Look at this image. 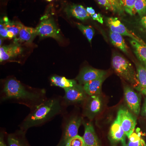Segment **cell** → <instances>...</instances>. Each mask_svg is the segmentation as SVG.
Masks as SVG:
<instances>
[{
  "mask_svg": "<svg viewBox=\"0 0 146 146\" xmlns=\"http://www.w3.org/2000/svg\"><path fill=\"white\" fill-rule=\"evenodd\" d=\"M3 100L11 101L23 104L31 110L47 99L44 89L27 87L16 79L7 80L1 91Z\"/></svg>",
  "mask_w": 146,
  "mask_h": 146,
  "instance_id": "obj_1",
  "label": "cell"
},
{
  "mask_svg": "<svg viewBox=\"0 0 146 146\" xmlns=\"http://www.w3.org/2000/svg\"><path fill=\"white\" fill-rule=\"evenodd\" d=\"M63 100L60 98L47 99L31 110V112L21 124V128L25 131L30 128L38 126L60 114L63 110Z\"/></svg>",
  "mask_w": 146,
  "mask_h": 146,
  "instance_id": "obj_2",
  "label": "cell"
},
{
  "mask_svg": "<svg viewBox=\"0 0 146 146\" xmlns=\"http://www.w3.org/2000/svg\"><path fill=\"white\" fill-rule=\"evenodd\" d=\"M112 65L118 76L138 90L139 84L137 74L132 65L121 54L115 53L112 55Z\"/></svg>",
  "mask_w": 146,
  "mask_h": 146,
  "instance_id": "obj_3",
  "label": "cell"
},
{
  "mask_svg": "<svg viewBox=\"0 0 146 146\" xmlns=\"http://www.w3.org/2000/svg\"><path fill=\"white\" fill-rule=\"evenodd\" d=\"M36 30L37 35L41 37H52L60 42L63 39L60 30L52 18L43 17Z\"/></svg>",
  "mask_w": 146,
  "mask_h": 146,
  "instance_id": "obj_4",
  "label": "cell"
},
{
  "mask_svg": "<svg viewBox=\"0 0 146 146\" xmlns=\"http://www.w3.org/2000/svg\"><path fill=\"white\" fill-rule=\"evenodd\" d=\"M105 21L107 26L110 29V31L117 33L122 35L129 36L132 39L136 40L139 43L146 44L143 39L132 31L128 29L117 18L106 17L105 18Z\"/></svg>",
  "mask_w": 146,
  "mask_h": 146,
  "instance_id": "obj_5",
  "label": "cell"
},
{
  "mask_svg": "<svg viewBox=\"0 0 146 146\" xmlns=\"http://www.w3.org/2000/svg\"><path fill=\"white\" fill-rule=\"evenodd\" d=\"M65 95L63 98V104H70L85 101L87 98V95L83 86L77 84L70 88L64 89Z\"/></svg>",
  "mask_w": 146,
  "mask_h": 146,
  "instance_id": "obj_6",
  "label": "cell"
},
{
  "mask_svg": "<svg viewBox=\"0 0 146 146\" xmlns=\"http://www.w3.org/2000/svg\"><path fill=\"white\" fill-rule=\"evenodd\" d=\"M117 116L119 119L126 136L129 138L135 130L136 125V117L125 108H122L119 110Z\"/></svg>",
  "mask_w": 146,
  "mask_h": 146,
  "instance_id": "obj_7",
  "label": "cell"
},
{
  "mask_svg": "<svg viewBox=\"0 0 146 146\" xmlns=\"http://www.w3.org/2000/svg\"><path fill=\"white\" fill-rule=\"evenodd\" d=\"M82 119L78 116L72 117L65 125L63 137V145L64 146L71 138L78 135L79 128L82 123Z\"/></svg>",
  "mask_w": 146,
  "mask_h": 146,
  "instance_id": "obj_8",
  "label": "cell"
},
{
  "mask_svg": "<svg viewBox=\"0 0 146 146\" xmlns=\"http://www.w3.org/2000/svg\"><path fill=\"white\" fill-rule=\"evenodd\" d=\"M106 74L107 72L105 71L90 67H85L80 72L76 79L80 84L84 85L89 81L105 77Z\"/></svg>",
  "mask_w": 146,
  "mask_h": 146,
  "instance_id": "obj_9",
  "label": "cell"
},
{
  "mask_svg": "<svg viewBox=\"0 0 146 146\" xmlns=\"http://www.w3.org/2000/svg\"><path fill=\"white\" fill-rule=\"evenodd\" d=\"M125 99L128 107L135 115H138L141 110V98L129 86L124 88Z\"/></svg>",
  "mask_w": 146,
  "mask_h": 146,
  "instance_id": "obj_10",
  "label": "cell"
},
{
  "mask_svg": "<svg viewBox=\"0 0 146 146\" xmlns=\"http://www.w3.org/2000/svg\"><path fill=\"white\" fill-rule=\"evenodd\" d=\"M23 52V48L19 43L13 42V44L0 48V61L10 60L18 56Z\"/></svg>",
  "mask_w": 146,
  "mask_h": 146,
  "instance_id": "obj_11",
  "label": "cell"
},
{
  "mask_svg": "<svg viewBox=\"0 0 146 146\" xmlns=\"http://www.w3.org/2000/svg\"><path fill=\"white\" fill-rule=\"evenodd\" d=\"M125 136L119 119L117 116V118L110 127L109 131L110 139L113 143L121 142L123 146H126Z\"/></svg>",
  "mask_w": 146,
  "mask_h": 146,
  "instance_id": "obj_12",
  "label": "cell"
},
{
  "mask_svg": "<svg viewBox=\"0 0 146 146\" xmlns=\"http://www.w3.org/2000/svg\"><path fill=\"white\" fill-rule=\"evenodd\" d=\"M83 137L85 146H100L94 126L91 122L84 123Z\"/></svg>",
  "mask_w": 146,
  "mask_h": 146,
  "instance_id": "obj_13",
  "label": "cell"
},
{
  "mask_svg": "<svg viewBox=\"0 0 146 146\" xmlns=\"http://www.w3.org/2000/svg\"><path fill=\"white\" fill-rule=\"evenodd\" d=\"M68 16L75 17L78 20L84 21L89 19L90 15L87 13L86 9L80 5H73L65 9Z\"/></svg>",
  "mask_w": 146,
  "mask_h": 146,
  "instance_id": "obj_14",
  "label": "cell"
},
{
  "mask_svg": "<svg viewBox=\"0 0 146 146\" xmlns=\"http://www.w3.org/2000/svg\"><path fill=\"white\" fill-rule=\"evenodd\" d=\"M85 108V115L91 117L100 112L101 108V100L98 96H90Z\"/></svg>",
  "mask_w": 146,
  "mask_h": 146,
  "instance_id": "obj_15",
  "label": "cell"
},
{
  "mask_svg": "<svg viewBox=\"0 0 146 146\" xmlns=\"http://www.w3.org/2000/svg\"><path fill=\"white\" fill-rule=\"evenodd\" d=\"M36 35H37V33L36 29L25 27L23 25L18 34V38L14 39V42L31 43Z\"/></svg>",
  "mask_w": 146,
  "mask_h": 146,
  "instance_id": "obj_16",
  "label": "cell"
},
{
  "mask_svg": "<svg viewBox=\"0 0 146 146\" xmlns=\"http://www.w3.org/2000/svg\"><path fill=\"white\" fill-rule=\"evenodd\" d=\"M106 77L89 81L84 84L83 88L89 96H98L100 94L102 86Z\"/></svg>",
  "mask_w": 146,
  "mask_h": 146,
  "instance_id": "obj_17",
  "label": "cell"
},
{
  "mask_svg": "<svg viewBox=\"0 0 146 146\" xmlns=\"http://www.w3.org/2000/svg\"><path fill=\"white\" fill-rule=\"evenodd\" d=\"M130 43L136 56L142 65L146 67V44H141L132 39L130 40Z\"/></svg>",
  "mask_w": 146,
  "mask_h": 146,
  "instance_id": "obj_18",
  "label": "cell"
},
{
  "mask_svg": "<svg viewBox=\"0 0 146 146\" xmlns=\"http://www.w3.org/2000/svg\"><path fill=\"white\" fill-rule=\"evenodd\" d=\"M51 86H58L63 89L72 87L77 84L74 80L68 79L65 77L53 76L50 78Z\"/></svg>",
  "mask_w": 146,
  "mask_h": 146,
  "instance_id": "obj_19",
  "label": "cell"
},
{
  "mask_svg": "<svg viewBox=\"0 0 146 146\" xmlns=\"http://www.w3.org/2000/svg\"><path fill=\"white\" fill-rule=\"evenodd\" d=\"M109 36L112 44L121 50L124 53L129 54L128 48L127 46L122 35L117 33L110 31Z\"/></svg>",
  "mask_w": 146,
  "mask_h": 146,
  "instance_id": "obj_20",
  "label": "cell"
},
{
  "mask_svg": "<svg viewBox=\"0 0 146 146\" xmlns=\"http://www.w3.org/2000/svg\"><path fill=\"white\" fill-rule=\"evenodd\" d=\"M136 67L139 84L138 90L142 92L146 90V67L139 63H136Z\"/></svg>",
  "mask_w": 146,
  "mask_h": 146,
  "instance_id": "obj_21",
  "label": "cell"
},
{
  "mask_svg": "<svg viewBox=\"0 0 146 146\" xmlns=\"http://www.w3.org/2000/svg\"><path fill=\"white\" fill-rule=\"evenodd\" d=\"M3 21L8 32L13 33L15 37L18 35L23 26V25L21 23L9 21L7 17H4Z\"/></svg>",
  "mask_w": 146,
  "mask_h": 146,
  "instance_id": "obj_22",
  "label": "cell"
},
{
  "mask_svg": "<svg viewBox=\"0 0 146 146\" xmlns=\"http://www.w3.org/2000/svg\"><path fill=\"white\" fill-rule=\"evenodd\" d=\"M77 26L79 29L86 36L89 43H91L95 34L94 29L90 26H85L80 23H77Z\"/></svg>",
  "mask_w": 146,
  "mask_h": 146,
  "instance_id": "obj_23",
  "label": "cell"
},
{
  "mask_svg": "<svg viewBox=\"0 0 146 146\" xmlns=\"http://www.w3.org/2000/svg\"><path fill=\"white\" fill-rule=\"evenodd\" d=\"M137 13L140 17L146 15V0H136L133 14Z\"/></svg>",
  "mask_w": 146,
  "mask_h": 146,
  "instance_id": "obj_24",
  "label": "cell"
},
{
  "mask_svg": "<svg viewBox=\"0 0 146 146\" xmlns=\"http://www.w3.org/2000/svg\"><path fill=\"white\" fill-rule=\"evenodd\" d=\"M129 139L127 146H146L145 142L138 133L133 132Z\"/></svg>",
  "mask_w": 146,
  "mask_h": 146,
  "instance_id": "obj_25",
  "label": "cell"
},
{
  "mask_svg": "<svg viewBox=\"0 0 146 146\" xmlns=\"http://www.w3.org/2000/svg\"><path fill=\"white\" fill-rule=\"evenodd\" d=\"M124 10L129 15H133V12L136 0H120Z\"/></svg>",
  "mask_w": 146,
  "mask_h": 146,
  "instance_id": "obj_26",
  "label": "cell"
},
{
  "mask_svg": "<svg viewBox=\"0 0 146 146\" xmlns=\"http://www.w3.org/2000/svg\"><path fill=\"white\" fill-rule=\"evenodd\" d=\"M9 146H26L23 140L15 134H10L8 137Z\"/></svg>",
  "mask_w": 146,
  "mask_h": 146,
  "instance_id": "obj_27",
  "label": "cell"
},
{
  "mask_svg": "<svg viewBox=\"0 0 146 146\" xmlns=\"http://www.w3.org/2000/svg\"><path fill=\"white\" fill-rule=\"evenodd\" d=\"M115 11V13H118L120 16L125 15L124 10L120 0H108Z\"/></svg>",
  "mask_w": 146,
  "mask_h": 146,
  "instance_id": "obj_28",
  "label": "cell"
},
{
  "mask_svg": "<svg viewBox=\"0 0 146 146\" xmlns=\"http://www.w3.org/2000/svg\"><path fill=\"white\" fill-rule=\"evenodd\" d=\"M66 143L70 146H85L83 137L78 135L71 138Z\"/></svg>",
  "mask_w": 146,
  "mask_h": 146,
  "instance_id": "obj_29",
  "label": "cell"
},
{
  "mask_svg": "<svg viewBox=\"0 0 146 146\" xmlns=\"http://www.w3.org/2000/svg\"><path fill=\"white\" fill-rule=\"evenodd\" d=\"M136 25L140 31L146 34V15L140 17L136 22Z\"/></svg>",
  "mask_w": 146,
  "mask_h": 146,
  "instance_id": "obj_30",
  "label": "cell"
},
{
  "mask_svg": "<svg viewBox=\"0 0 146 146\" xmlns=\"http://www.w3.org/2000/svg\"><path fill=\"white\" fill-rule=\"evenodd\" d=\"M96 1L99 4L104 7L106 10H109L115 13V11L114 8L109 2L108 0H96Z\"/></svg>",
  "mask_w": 146,
  "mask_h": 146,
  "instance_id": "obj_31",
  "label": "cell"
},
{
  "mask_svg": "<svg viewBox=\"0 0 146 146\" xmlns=\"http://www.w3.org/2000/svg\"><path fill=\"white\" fill-rule=\"evenodd\" d=\"M8 31L7 30L5 25L4 23L3 20H1L0 24V35L3 38L7 37Z\"/></svg>",
  "mask_w": 146,
  "mask_h": 146,
  "instance_id": "obj_32",
  "label": "cell"
},
{
  "mask_svg": "<svg viewBox=\"0 0 146 146\" xmlns=\"http://www.w3.org/2000/svg\"><path fill=\"white\" fill-rule=\"evenodd\" d=\"M91 17L94 21H96L100 23L103 24V18L100 13H95L94 15L91 16Z\"/></svg>",
  "mask_w": 146,
  "mask_h": 146,
  "instance_id": "obj_33",
  "label": "cell"
},
{
  "mask_svg": "<svg viewBox=\"0 0 146 146\" xmlns=\"http://www.w3.org/2000/svg\"><path fill=\"white\" fill-rule=\"evenodd\" d=\"M87 13H89L90 16L94 15L95 13V11L94 9L91 7H87L86 9Z\"/></svg>",
  "mask_w": 146,
  "mask_h": 146,
  "instance_id": "obj_34",
  "label": "cell"
},
{
  "mask_svg": "<svg viewBox=\"0 0 146 146\" xmlns=\"http://www.w3.org/2000/svg\"><path fill=\"white\" fill-rule=\"evenodd\" d=\"M0 146H7L4 141L2 135H1L0 138Z\"/></svg>",
  "mask_w": 146,
  "mask_h": 146,
  "instance_id": "obj_35",
  "label": "cell"
},
{
  "mask_svg": "<svg viewBox=\"0 0 146 146\" xmlns=\"http://www.w3.org/2000/svg\"><path fill=\"white\" fill-rule=\"evenodd\" d=\"M143 114L146 116V98L145 103H144L143 106Z\"/></svg>",
  "mask_w": 146,
  "mask_h": 146,
  "instance_id": "obj_36",
  "label": "cell"
},
{
  "mask_svg": "<svg viewBox=\"0 0 146 146\" xmlns=\"http://www.w3.org/2000/svg\"><path fill=\"white\" fill-rule=\"evenodd\" d=\"M142 93H143V94H145V95L146 96V90H145V91H142Z\"/></svg>",
  "mask_w": 146,
  "mask_h": 146,
  "instance_id": "obj_37",
  "label": "cell"
},
{
  "mask_svg": "<svg viewBox=\"0 0 146 146\" xmlns=\"http://www.w3.org/2000/svg\"><path fill=\"white\" fill-rule=\"evenodd\" d=\"M65 146H70L68 144L66 143Z\"/></svg>",
  "mask_w": 146,
  "mask_h": 146,
  "instance_id": "obj_38",
  "label": "cell"
}]
</instances>
